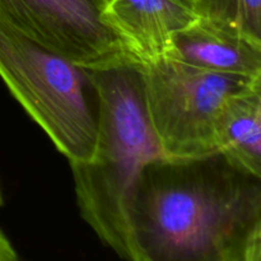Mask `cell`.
<instances>
[{"mask_svg": "<svg viewBox=\"0 0 261 261\" xmlns=\"http://www.w3.org/2000/svg\"><path fill=\"white\" fill-rule=\"evenodd\" d=\"M261 234V177L221 152L143 168L129 213L127 261H241Z\"/></svg>", "mask_w": 261, "mask_h": 261, "instance_id": "obj_1", "label": "cell"}, {"mask_svg": "<svg viewBox=\"0 0 261 261\" xmlns=\"http://www.w3.org/2000/svg\"><path fill=\"white\" fill-rule=\"evenodd\" d=\"M97 96V142L88 162L69 163L82 218L127 261L129 213L143 168L162 158L144 101L139 63L89 69Z\"/></svg>", "mask_w": 261, "mask_h": 261, "instance_id": "obj_2", "label": "cell"}, {"mask_svg": "<svg viewBox=\"0 0 261 261\" xmlns=\"http://www.w3.org/2000/svg\"><path fill=\"white\" fill-rule=\"evenodd\" d=\"M0 78L69 163L97 142V96L88 68L22 35L0 17Z\"/></svg>", "mask_w": 261, "mask_h": 261, "instance_id": "obj_3", "label": "cell"}, {"mask_svg": "<svg viewBox=\"0 0 261 261\" xmlns=\"http://www.w3.org/2000/svg\"><path fill=\"white\" fill-rule=\"evenodd\" d=\"M140 65L145 109L165 158L217 152L216 121L223 103L261 82L204 70L170 55Z\"/></svg>", "mask_w": 261, "mask_h": 261, "instance_id": "obj_4", "label": "cell"}, {"mask_svg": "<svg viewBox=\"0 0 261 261\" xmlns=\"http://www.w3.org/2000/svg\"><path fill=\"white\" fill-rule=\"evenodd\" d=\"M107 0H0V17L22 35L88 69L139 63L105 22Z\"/></svg>", "mask_w": 261, "mask_h": 261, "instance_id": "obj_5", "label": "cell"}, {"mask_svg": "<svg viewBox=\"0 0 261 261\" xmlns=\"http://www.w3.org/2000/svg\"><path fill=\"white\" fill-rule=\"evenodd\" d=\"M103 18L139 64H147L168 55L173 35L198 15L186 0H107Z\"/></svg>", "mask_w": 261, "mask_h": 261, "instance_id": "obj_6", "label": "cell"}, {"mask_svg": "<svg viewBox=\"0 0 261 261\" xmlns=\"http://www.w3.org/2000/svg\"><path fill=\"white\" fill-rule=\"evenodd\" d=\"M168 55L213 73L261 79V42L204 18L173 35Z\"/></svg>", "mask_w": 261, "mask_h": 261, "instance_id": "obj_7", "label": "cell"}, {"mask_svg": "<svg viewBox=\"0 0 261 261\" xmlns=\"http://www.w3.org/2000/svg\"><path fill=\"white\" fill-rule=\"evenodd\" d=\"M216 147L232 163L261 177V82L224 102L216 121Z\"/></svg>", "mask_w": 261, "mask_h": 261, "instance_id": "obj_8", "label": "cell"}, {"mask_svg": "<svg viewBox=\"0 0 261 261\" xmlns=\"http://www.w3.org/2000/svg\"><path fill=\"white\" fill-rule=\"evenodd\" d=\"M191 7L199 18L261 42V0H194Z\"/></svg>", "mask_w": 261, "mask_h": 261, "instance_id": "obj_9", "label": "cell"}, {"mask_svg": "<svg viewBox=\"0 0 261 261\" xmlns=\"http://www.w3.org/2000/svg\"><path fill=\"white\" fill-rule=\"evenodd\" d=\"M0 261H20L9 240L0 231Z\"/></svg>", "mask_w": 261, "mask_h": 261, "instance_id": "obj_10", "label": "cell"}, {"mask_svg": "<svg viewBox=\"0 0 261 261\" xmlns=\"http://www.w3.org/2000/svg\"><path fill=\"white\" fill-rule=\"evenodd\" d=\"M3 205V196H2V191H0V206Z\"/></svg>", "mask_w": 261, "mask_h": 261, "instance_id": "obj_11", "label": "cell"}, {"mask_svg": "<svg viewBox=\"0 0 261 261\" xmlns=\"http://www.w3.org/2000/svg\"><path fill=\"white\" fill-rule=\"evenodd\" d=\"M186 2H188V3H190V4H191V3H193L194 0H186Z\"/></svg>", "mask_w": 261, "mask_h": 261, "instance_id": "obj_12", "label": "cell"}]
</instances>
